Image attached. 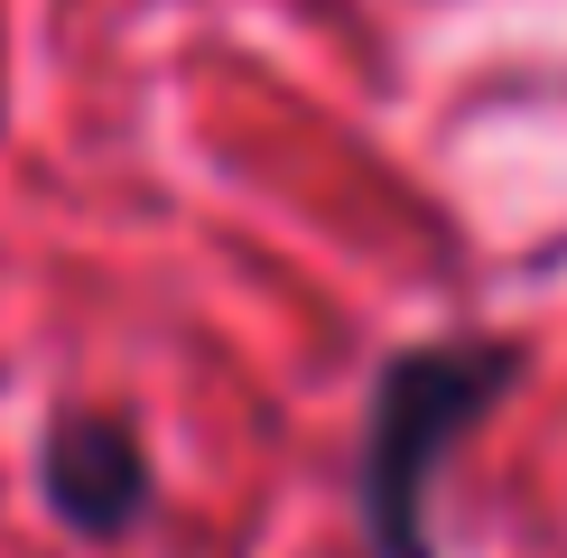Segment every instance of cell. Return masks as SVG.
Instances as JSON below:
<instances>
[{"instance_id": "6da1fadb", "label": "cell", "mask_w": 567, "mask_h": 558, "mask_svg": "<svg viewBox=\"0 0 567 558\" xmlns=\"http://www.w3.org/2000/svg\"><path fill=\"white\" fill-rule=\"evenodd\" d=\"M522 363L530 354L512 335H446L382 363L363 401V447H353V512L372 558H437V475L484 428V410L522 382Z\"/></svg>"}, {"instance_id": "7a4b0ae2", "label": "cell", "mask_w": 567, "mask_h": 558, "mask_svg": "<svg viewBox=\"0 0 567 558\" xmlns=\"http://www.w3.org/2000/svg\"><path fill=\"white\" fill-rule=\"evenodd\" d=\"M150 484H158L150 437L122 410H65L38 437V494L75 540H122V530H140Z\"/></svg>"}]
</instances>
